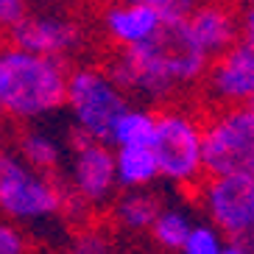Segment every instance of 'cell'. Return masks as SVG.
Listing matches in <instances>:
<instances>
[{
    "mask_svg": "<svg viewBox=\"0 0 254 254\" xmlns=\"http://www.w3.org/2000/svg\"><path fill=\"white\" fill-rule=\"evenodd\" d=\"M204 209L221 235L249 243L254 235V173L209 176L204 185Z\"/></svg>",
    "mask_w": 254,
    "mask_h": 254,
    "instance_id": "52a82bcc",
    "label": "cell"
},
{
    "mask_svg": "<svg viewBox=\"0 0 254 254\" xmlns=\"http://www.w3.org/2000/svg\"><path fill=\"white\" fill-rule=\"evenodd\" d=\"M240 34H243V42L254 45V6H249L243 20H240Z\"/></svg>",
    "mask_w": 254,
    "mask_h": 254,
    "instance_id": "603a6c76",
    "label": "cell"
},
{
    "mask_svg": "<svg viewBox=\"0 0 254 254\" xmlns=\"http://www.w3.org/2000/svg\"><path fill=\"white\" fill-rule=\"evenodd\" d=\"M67 81L70 75L59 59L14 45L0 51V112L20 120L45 118L67 104Z\"/></svg>",
    "mask_w": 254,
    "mask_h": 254,
    "instance_id": "7a4b0ae2",
    "label": "cell"
},
{
    "mask_svg": "<svg viewBox=\"0 0 254 254\" xmlns=\"http://www.w3.org/2000/svg\"><path fill=\"white\" fill-rule=\"evenodd\" d=\"M123 3H137V6H148L165 17V20H179L187 17L198 6V0H123Z\"/></svg>",
    "mask_w": 254,
    "mask_h": 254,
    "instance_id": "ffe728a7",
    "label": "cell"
},
{
    "mask_svg": "<svg viewBox=\"0 0 254 254\" xmlns=\"http://www.w3.org/2000/svg\"><path fill=\"white\" fill-rule=\"evenodd\" d=\"M187 28H190V37L195 39V45L201 48L207 59H215V56L221 59L226 51L238 45L235 39L240 34L238 20L221 3H198L187 14Z\"/></svg>",
    "mask_w": 254,
    "mask_h": 254,
    "instance_id": "8fae6325",
    "label": "cell"
},
{
    "mask_svg": "<svg viewBox=\"0 0 254 254\" xmlns=\"http://www.w3.org/2000/svg\"><path fill=\"white\" fill-rule=\"evenodd\" d=\"M159 212H162V204L148 190H126L115 201V218H118V224H123L126 229H134V232L151 229L154 221L159 218Z\"/></svg>",
    "mask_w": 254,
    "mask_h": 254,
    "instance_id": "9a60e30c",
    "label": "cell"
},
{
    "mask_svg": "<svg viewBox=\"0 0 254 254\" xmlns=\"http://www.w3.org/2000/svg\"><path fill=\"white\" fill-rule=\"evenodd\" d=\"M162 23H165V17L159 11H154L148 6H137V3H118L104 17L106 34L118 45H123V51L140 48L148 39H154L157 31L162 28Z\"/></svg>",
    "mask_w": 254,
    "mask_h": 254,
    "instance_id": "7c38bea8",
    "label": "cell"
},
{
    "mask_svg": "<svg viewBox=\"0 0 254 254\" xmlns=\"http://www.w3.org/2000/svg\"><path fill=\"white\" fill-rule=\"evenodd\" d=\"M190 229H193V221H190L182 209H173V207L165 209L162 207L159 218L154 221V226H151V235H154V240H157L162 249H179L182 252Z\"/></svg>",
    "mask_w": 254,
    "mask_h": 254,
    "instance_id": "e0dca14e",
    "label": "cell"
},
{
    "mask_svg": "<svg viewBox=\"0 0 254 254\" xmlns=\"http://www.w3.org/2000/svg\"><path fill=\"white\" fill-rule=\"evenodd\" d=\"M25 14V0H0V28H14Z\"/></svg>",
    "mask_w": 254,
    "mask_h": 254,
    "instance_id": "7402d4cb",
    "label": "cell"
},
{
    "mask_svg": "<svg viewBox=\"0 0 254 254\" xmlns=\"http://www.w3.org/2000/svg\"><path fill=\"white\" fill-rule=\"evenodd\" d=\"M243 3H246V6H254V0H243Z\"/></svg>",
    "mask_w": 254,
    "mask_h": 254,
    "instance_id": "484cf974",
    "label": "cell"
},
{
    "mask_svg": "<svg viewBox=\"0 0 254 254\" xmlns=\"http://www.w3.org/2000/svg\"><path fill=\"white\" fill-rule=\"evenodd\" d=\"M154 131H157V118L148 109L128 106L126 112L118 118V123H115L109 142L115 148H140V145H151Z\"/></svg>",
    "mask_w": 254,
    "mask_h": 254,
    "instance_id": "2e32d148",
    "label": "cell"
},
{
    "mask_svg": "<svg viewBox=\"0 0 254 254\" xmlns=\"http://www.w3.org/2000/svg\"><path fill=\"white\" fill-rule=\"evenodd\" d=\"M224 254H254V249H252V243H246V240H226Z\"/></svg>",
    "mask_w": 254,
    "mask_h": 254,
    "instance_id": "cb8c5ba5",
    "label": "cell"
},
{
    "mask_svg": "<svg viewBox=\"0 0 254 254\" xmlns=\"http://www.w3.org/2000/svg\"><path fill=\"white\" fill-rule=\"evenodd\" d=\"M0 254H25V238L14 221L0 224Z\"/></svg>",
    "mask_w": 254,
    "mask_h": 254,
    "instance_id": "44dd1931",
    "label": "cell"
},
{
    "mask_svg": "<svg viewBox=\"0 0 254 254\" xmlns=\"http://www.w3.org/2000/svg\"><path fill=\"white\" fill-rule=\"evenodd\" d=\"M209 59L195 45L187 28V17L165 20L157 37L140 48H128L118 56L112 78L123 92L145 98H165L179 84H190L207 70Z\"/></svg>",
    "mask_w": 254,
    "mask_h": 254,
    "instance_id": "6da1fadb",
    "label": "cell"
},
{
    "mask_svg": "<svg viewBox=\"0 0 254 254\" xmlns=\"http://www.w3.org/2000/svg\"><path fill=\"white\" fill-rule=\"evenodd\" d=\"M17 157L39 173H51L62 162V140L42 128H28L17 140Z\"/></svg>",
    "mask_w": 254,
    "mask_h": 254,
    "instance_id": "5bb4252c",
    "label": "cell"
},
{
    "mask_svg": "<svg viewBox=\"0 0 254 254\" xmlns=\"http://www.w3.org/2000/svg\"><path fill=\"white\" fill-rule=\"evenodd\" d=\"M11 39H14V48L48 56V59H62L78 48L81 28L59 14H25L11 28Z\"/></svg>",
    "mask_w": 254,
    "mask_h": 254,
    "instance_id": "9c48e42d",
    "label": "cell"
},
{
    "mask_svg": "<svg viewBox=\"0 0 254 254\" xmlns=\"http://www.w3.org/2000/svg\"><path fill=\"white\" fill-rule=\"evenodd\" d=\"M37 3H56V0H37Z\"/></svg>",
    "mask_w": 254,
    "mask_h": 254,
    "instance_id": "d4e9b609",
    "label": "cell"
},
{
    "mask_svg": "<svg viewBox=\"0 0 254 254\" xmlns=\"http://www.w3.org/2000/svg\"><path fill=\"white\" fill-rule=\"evenodd\" d=\"M115 168H118V185L128 190H145L154 179H159V165L151 145L115 148Z\"/></svg>",
    "mask_w": 254,
    "mask_h": 254,
    "instance_id": "4fadbf2b",
    "label": "cell"
},
{
    "mask_svg": "<svg viewBox=\"0 0 254 254\" xmlns=\"http://www.w3.org/2000/svg\"><path fill=\"white\" fill-rule=\"evenodd\" d=\"M151 151L157 157L159 176L168 182L190 185L204 171V131L182 112H165L157 118Z\"/></svg>",
    "mask_w": 254,
    "mask_h": 254,
    "instance_id": "8992f818",
    "label": "cell"
},
{
    "mask_svg": "<svg viewBox=\"0 0 254 254\" xmlns=\"http://www.w3.org/2000/svg\"><path fill=\"white\" fill-rule=\"evenodd\" d=\"M204 171L209 176L254 173V104L232 106L204 128Z\"/></svg>",
    "mask_w": 254,
    "mask_h": 254,
    "instance_id": "5b68a950",
    "label": "cell"
},
{
    "mask_svg": "<svg viewBox=\"0 0 254 254\" xmlns=\"http://www.w3.org/2000/svg\"><path fill=\"white\" fill-rule=\"evenodd\" d=\"M67 254H112V243L104 232L98 229H81L73 238Z\"/></svg>",
    "mask_w": 254,
    "mask_h": 254,
    "instance_id": "d6986e66",
    "label": "cell"
},
{
    "mask_svg": "<svg viewBox=\"0 0 254 254\" xmlns=\"http://www.w3.org/2000/svg\"><path fill=\"white\" fill-rule=\"evenodd\" d=\"M226 240L212 224H193L182 254H224Z\"/></svg>",
    "mask_w": 254,
    "mask_h": 254,
    "instance_id": "ac0fdd59",
    "label": "cell"
},
{
    "mask_svg": "<svg viewBox=\"0 0 254 254\" xmlns=\"http://www.w3.org/2000/svg\"><path fill=\"white\" fill-rule=\"evenodd\" d=\"M70 187L78 201L104 204L118 190V168L115 151L106 142H95L75 128L73 134V159H70Z\"/></svg>",
    "mask_w": 254,
    "mask_h": 254,
    "instance_id": "ba28073f",
    "label": "cell"
},
{
    "mask_svg": "<svg viewBox=\"0 0 254 254\" xmlns=\"http://www.w3.org/2000/svg\"><path fill=\"white\" fill-rule=\"evenodd\" d=\"M0 212L11 221H48L64 212V193L17 154L0 151Z\"/></svg>",
    "mask_w": 254,
    "mask_h": 254,
    "instance_id": "277c9868",
    "label": "cell"
},
{
    "mask_svg": "<svg viewBox=\"0 0 254 254\" xmlns=\"http://www.w3.org/2000/svg\"><path fill=\"white\" fill-rule=\"evenodd\" d=\"M67 106L75 128L95 142H109L118 118L128 109L126 92L115 84L112 75L95 67H81L70 73Z\"/></svg>",
    "mask_w": 254,
    "mask_h": 254,
    "instance_id": "3957f363",
    "label": "cell"
},
{
    "mask_svg": "<svg viewBox=\"0 0 254 254\" xmlns=\"http://www.w3.org/2000/svg\"><path fill=\"white\" fill-rule=\"evenodd\" d=\"M209 87L221 101H229L235 106L254 104V45L238 42L215 62Z\"/></svg>",
    "mask_w": 254,
    "mask_h": 254,
    "instance_id": "30bf717a",
    "label": "cell"
},
{
    "mask_svg": "<svg viewBox=\"0 0 254 254\" xmlns=\"http://www.w3.org/2000/svg\"><path fill=\"white\" fill-rule=\"evenodd\" d=\"M249 243H252V249H254V235H252V240H249Z\"/></svg>",
    "mask_w": 254,
    "mask_h": 254,
    "instance_id": "4316f807",
    "label": "cell"
}]
</instances>
